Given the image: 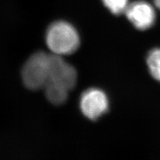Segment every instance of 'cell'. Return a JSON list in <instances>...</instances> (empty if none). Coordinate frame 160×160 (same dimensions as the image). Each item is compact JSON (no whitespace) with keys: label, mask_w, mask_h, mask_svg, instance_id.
<instances>
[{"label":"cell","mask_w":160,"mask_h":160,"mask_svg":"<svg viewBox=\"0 0 160 160\" xmlns=\"http://www.w3.org/2000/svg\"><path fill=\"white\" fill-rule=\"evenodd\" d=\"M46 43L52 53L65 56L76 52L80 39L76 29L66 22L52 23L46 33Z\"/></svg>","instance_id":"6da1fadb"},{"label":"cell","mask_w":160,"mask_h":160,"mask_svg":"<svg viewBox=\"0 0 160 160\" xmlns=\"http://www.w3.org/2000/svg\"><path fill=\"white\" fill-rule=\"evenodd\" d=\"M50 54L38 52L30 56L22 68L25 86L32 90L43 89L49 81Z\"/></svg>","instance_id":"7a4b0ae2"},{"label":"cell","mask_w":160,"mask_h":160,"mask_svg":"<svg viewBox=\"0 0 160 160\" xmlns=\"http://www.w3.org/2000/svg\"><path fill=\"white\" fill-rule=\"evenodd\" d=\"M125 13L133 26L140 30L151 28L156 21V12L151 5L139 1L128 5Z\"/></svg>","instance_id":"5b68a950"},{"label":"cell","mask_w":160,"mask_h":160,"mask_svg":"<svg viewBox=\"0 0 160 160\" xmlns=\"http://www.w3.org/2000/svg\"><path fill=\"white\" fill-rule=\"evenodd\" d=\"M154 3L156 4V7L160 9V0H154Z\"/></svg>","instance_id":"9c48e42d"},{"label":"cell","mask_w":160,"mask_h":160,"mask_svg":"<svg viewBox=\"0 0 160 160\" xmlns=\"http://www.w3.org/2000/svg\"><path fill=\"white\" fill-rule=\"evenodd\" d=\"M43 89L47 99L54 105H61L66 102L69 91L66 88L52 82H49Z\"/></svg>","instance_id":"8992f818"},{"label":"cell","mask_w":160,"mask_h":160,"mask_svg":"<svg viewBox=\"0 0 160 160\" xmlns=\"http://www.w3.org/2000/svg\"><path fill=\"white\" fill-rule=\"evenodd\" d=\"M105 6L112 13L119 15L125 12L128 6V0H102Z\"/></svg>","instance_id":"ba28073f"},{"label":"cell","mask_w":160,"mask_h":160,"mask_svg":"<svg viewBox=\"0 0 160 160\" xmlns=\"http://www.w3.org/2000/svg\"><path fill=\"white\" fill-rule=\"evenodd\" d=\"M147 63L152 76L160 82V48L153 49L148 53Z\"/></svg>","instance_id":"52a82bcc"},{"label":"cell","mask_w":160,"mask_h":160,"mask_svg":"<svg viewBox=\"0 0 160 160\" xmlns=\"http://www.w3.org/2000/svg\"><path fill=\"white\" fill-rule=\"evenodd\" d=\"M49 82L58 83L68 90H71L76 84V70L65 61L62 56L50 54Z\"/></svg>","instance_id":"3957f363"},{"label":"cell","mask_w":160,"mask_h":160,"mask_svg":"<svg viewBox=\"0 0 160 160\" xmlns=\"http://www.w3.org/2000/svg\"><path fill=\"white\" fill-rule=\"evenodd\" d=\"M80 108L89 119L96 120L106 112L108 99L102 90L92 88L85 92L80 99Z\"/></svg>","instance_id":"277c9868"}]
</instances>
